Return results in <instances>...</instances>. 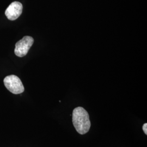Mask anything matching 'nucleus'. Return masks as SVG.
<instances>
[{"label":"nucleus","mask_w":147,"mask_h":147,"mask_svg":"<svg viewBox=\"0 0 147 147\" xmlns=\"http://www.w3.org/2000/svg\"><path fill=\"white\" fill-rule=\"evenodd\" d=\"M142 129H143V130L144 132L145 133L146 135H147V123H145L144 124V125H143L142 127Z\"/></svg>","instance_id":"obj_5"},{"label":"nucleus","mask_w":147,"mask_h":147,"mask_svg":"<svg viewBox=\"0 0 147 147\" xmlns=\"http://www.w3.org/2000/svg\"><path fill=\"white\" fill-rule=\"evenodd\" d=\"M22 8V5L20 2L18 1L13 2L6 9L5 16L10 20H15L21 16Z\"/></svg>","instance_id":"obj_4"},{"label":"nucleus","mask_w":147,"mask_h":147,"mask_svg":"<svg viewBox=\"0 0 147 147\" xmlns=\"http://www.w3.org/2000/svg\"><path fill=\"white\" fill-rule=\"evenodd\" d=\"M3 82L7 89L14 94H21L24 92L25 88L21 80L16 75H11L6 76Z\"/></svg>","instance_id":"obj_2"},{"label":"nucleus","mask_w":147,"mask_h":147,"mask_svg":"<svg viewBox=\"0 0 147 147\" xmlns=\"http://www.w3.org/2000/svg\"><path fill=\"white\" fill-rule=\"evenodd\" d=\"M34 42V39L30 36H25L16 43L14 53L17 56H26Z\"/></svg>","instance_id":"obj_3"},{"label":"nucleus","mask_w":147,"mask_h":147,"mask_svg":"<svg viewBox=\"0 0 147 147\" xmlns=\"http://www.w3.org/2000/svg\"><path fill=\"white\" fill-rule=\"evenodd\" d=\"M72 121L77 132L84 135L89 131L91 123L87 111L82 107L75 108L73 112Z\"/></svg>","instance_id":"obj_1"}]
</instances>
